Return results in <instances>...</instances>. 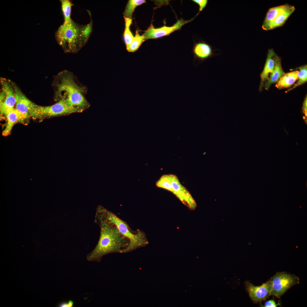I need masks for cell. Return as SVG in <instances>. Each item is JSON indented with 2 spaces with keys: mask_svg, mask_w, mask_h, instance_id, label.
<instances>
[{
  "mask_svg": "<svg viewBox=\"0 0 307 307\" xmlns=\"http://www.w3.org/2000/svg\"><path fill=\"white\" fill-rule=\"evenodd\" d=\"M94 221L100 227V237L95 247L87 255V260L99 262L107 254L124 253L128 246V240L114 225L107 220L99 206L97 208Z\"/></svg>",
  "mask_w": 307,
  "mask_h": 307,
  "instance_id": "obj_1",
  "label": "cell"
},
{
  "mask_svg": "<svg viewBox=\"0 0 307 307\" xmlns=\"http://www.w3.org/2000/svg\"><path fill=\"white\" fill-rule=\"evenodd\" d=\"M52 86L55 101L63 99L68 105L83 111L90 107V104L85 97L87 88L79 83L72 72L64 70L59 73L55 77Z\"/></svg>",
  "mask_w": 307,
  "mask_h": 307,
  "instance_id": "obj_2",
  "label": "cell"
},
{
  "mask_svg": "<svg viewBox=\"0 0 307 307\" xmlns=\"http://www.w3.org/2000/svg\"><path fill=\"white\" fill-rule=\"evenodd\" d=\"M84 28L71 19L60 27L57 38L65 52L77 53L86 43L88 40L83 34Z\"/></svg>",
  "mask_w": 307,
  "mask_h": 307,
  "instance_id": "obj_3",
  "label": "cell"
},
{
  "mask_svg": "<svg viewBox=\"0 0 307 307\" xmlns=\"http://www.w3.org/2000/svg\"><path fill=\"white\" fill-rule=\"evenodd\" d=\"M101 210L107 220L114 225L120 233L129 241V244L124 253H126L137 248L144 247L148 244L145 234L138 229L132 231L128 224L115 214L99 206Z\"/></svg>",
  "mask_w": 307,
  "mask_h": 307,
  "instance_id": "obj_4",
  "label": "cell"
},
{
  "mask_svg": "<svg viewBox=\"0 0 307 307\" xmlns=\"http://www.w3.org/2000/svg\"><path fill=\"white\" fill-rule=\"evenodd\" d=\"M83 111L67 105L62 99L56 103L50 106H42L36 105L34 109L30 113V117L34 119H42L81 113Z\"/></svg>",
  "mask_w": 307,
  "mask_h": 307,
  "instance_id": "obj_5",
  "label": "cell"
},
{
  "mask_svg": "<svg viewBox=\"0 0 307 307\" xmlns=\"http://www.w3.org/2000/svg\"><path fill=\"white\" fill-rule=\"evenodd\" d=\"M270 280L272 283L270 295L280 298L291 287L299 283V279L294 275L280 272L277 273Z\"/></svg>",
  "mask_w": 307,
  "mask_h": 307,
  "instance_id": "obj_6",
  "label": "cell"
},
{
  "mask_svg": "<svg viewBox=\"0 0 307 307\" xmlns=\"http://www.w3.org/2000/svg\"><path fill=\"white\" fill-rule=\"evenodd\" d=\"M2 91L0 93V111L5 116L9 111L14 109L16 99L14 85L5 79L1 80Z\"/></svg>",
  "mask_w": 307,
  "mask_h": 307,
  "instance_id": "obj_7",
  "label": "cell"
},
{
  "mask_svg": "<svg viewBox=\"0 0 307 307\" xmlns=\"http://www.w3.org/2000/svg\"><path fill=\"white\" fill-rule=\"evenodd\" d=\"M173 192L189 208L195 209L197 207L196 202L187 189L181 185L177 176L173 174H169Z\"/></svg>",
  "mask_w": 307,
  "mask_h": 307,
  "instance_id": "obj_8",
  "label": "cell"
},
{
  "mask_svg": "<svg viewBox=\"0 0 307 307\" xmlns=\"http://www.w3.org/2000/svg\"><path fill=\"white\" fill-rule=\"evenodd\" d=\"M245 284L250 297L255 303L267 298L270 295L272 287V283L270 280L258 286H254L248 281H246Z\"/></svg>",
  "mask_w": 307,
  "mask_h": 307,
  "instance_id": "obj_9",
  "label": "cell"
},
{
  "mask_svg": "<svg viewBox=\"0 0 307 307\" xmlns=\"http://www.w3.org/2000/svg\"><path fill=\"white\" fill-rule=\"evenodd\" d=\"M190 21L185 20L181 19L171 26H163L159 28H154L152 24L143 35L146 40L159 38L168 35L173 32L180 29L184 24Z\"/></svg>",
  "mask_w": 307,
  "mask_h": 307,
  "instance_id": "obj_10",
  "label": "cell"
},
{
  "mask_svg": "<svg viewBox=\"0 0 307 307\" xmlns=\"http://www.w3.org/2000/svg\"><path fill=\"white\" fill-rule=\"evenodd\" d=\"M13 85L16 99L15 109L28 120L31 117L30 113L35 109L36 105L28 99L17 86Z\"/></svg>",
  "mask_w": 307,
  "mask_h": 307,
  "instance_id": "obj_11",
  "label": "cell"
},
{
  "mask_svg": "<svg viewBox=\"0 0 307 307\" xmlns=\"http://www.w3.org/2000/svg\"><path fill=\"white\" fill-rule=\"evenodd\" d=\"M7 123L6 127L2 132L4 136L9 135L14 125L18 123H24L27 120L26 117L15 108L8 112L5 116Z\"/></svg>",
  "mask_w": 307,
  "mask_h": 307,
  "instance_id": "obj_12",
  "label": "cell"
},
{
  "mask_svg": "<svg viewBox=\"0 0 307 307\" xmlns=\"http://www.w3.org/2000/svg\"><path fill=\"white\" fill-rule=\"evenodd\" d=\"M276 54L273 49H269L264 69L260 74L261 80L259 90L261 91L265 82L268 80L269 74L273 71L275 67L274 57Z\"/></svg>",
  "mask_w": 307,
  "mask_h": 307,
  "instance_id": "obj_13",
  "label": "cell"
},
{
  "mask_svg": "<svg viewBox=\"0 0 307 307\" xmlns=\"http://www.w3.org/2000/svg\"><path fill=\"white\" fill-rule=\"evenodd\" d=\"M275 67L273 71L270 74L268 80L265 82V88L268 90L273 84L278 82L285 73L282 68L280 58L276 54L274 57Z\"/></svg>",
  "mask_w": 307,
  "mask_h": 307,
  "instance_id": "obj_14",
  "label": "cell"
},
{
  "mask_svg": "<svg viewBox=\"0 0 307 307\" xmlns=\"http://www.w3.org/2000/svg\"><path fill=\"white\" fill-rule=\"evenodd\" d=\"M291 5L287 4L272 7L267 11L262 27L264 30L271 22L278 16L289 9Z\"/></svg>",
  "mask_w": 307,
  "mask_h": 307,
  "instance_id": "obj_15",
  "label": "cell"
},
{
  "mask_svg": "<svg viewBox=\"0 0 307 307\" xmlns=\"http://www.w3.org/2000/svg\"><path fill=\"white\" fill-rule=\"evenodd\" d=\"M298 70H296L285 73L277 82L275 87L279 90L290 87L298 79Z\"/></svg>",
  "mask_w": 307,
  "mask_h": 307,
  "instance_id": "obj_16",
  "label": "cell"
},
{
  "mask_svg": "<svg viewBox=\"0 0 307 307\" xmlns=\"http://www.w3.org/2000/svg\"><path fill=\"white\" fill-rule=\"evenodd\" d=\"M193 51L197 58L202 60L211 57L213 54L211 47L204 43L196 44L194 47Z\"/></svg>",
  "mask_w": 307,
  "mask_h": 307,
  "instance_id": "obj_17",
  "label": "cell"
},
{
  "mask_svg": "<svg viewBox=\"0 0 307 307\" xmlns=\"http://www.w3.org/2000/svg\"><path fill=\"white\" fill-rule=\"evenodd\" d=\"M294 6L291 5L288 9L278 16L273 21L270 23L264 29L269 30L282 26L289 17L295 10Z\"/></svg>",
  "mask_w": 307,
  "mask_h": 307,
  "instance_id": "obj_18",
  "label": "cell"
},
{
  "mask_svg": "<svg viewBox=\"0 0 307 307\" xmlns=\"http://www.w3.org/2000/svg\"><path fill=\"white\" fill-rule=\"evenodd\" d=\"M146 2L144 0H130L127 4L123 14L124 17L131 19L135 8L137 6Z\"/></svg>",
  "mask_w": 307,
  "mask_h": 307,
  "instance_id": "obj_19",
  "label": "cell"
},
{
  "mask_svg": "<svg viewBox=\"0 0 307 307\" xmlns=\"http://www.w3.org/2000/svg\"><path fill=\"white\" fill-rule=\"evenodd\" d=\"M125 28L124 34L125 42L126 49H128L134 38L130 29V26L132 22V19L124 17Z\"/></svg>",
  "mask_w": 307,
  "mask_h": 307,
  "instance_id": "obj_20",
  "label": "cell"
},
{
  "mask_svg": "<svg viewBox=\"0 0 307 307\" xmlns=\"http://www.w3.org/2000/svg\"><path fill=\"white\" fill-rule=\"evenodd\" d=\"M299 70L298 71V81L291 88L286 91L287 92L294 89L305 83L307 80V66L306 65H302L298 68Z\"/></svg>",
  "mask_w": 307,
  "mask_h": 307,
  "instance_id": "obj_21",
  "label": "cell"
},
{
  "mask_svg": "<svg viewBox=\"0 0 307 307\" xmlns=\"http://www.w3.org/2000/svg\"><path fill=\"white\" fill-rule=\"evenodd\" d=\"M146 40L143 35H140L138 31H136L135 36L127 50L129 52H135Z\"/></svg>",
  "mask_w": 307,
  "mask_h": 307,
  "instance_id": "obj_22",
  "label": "cell"
},
{
  "mask_svg": "<svg viewBox=\"0 0 307 307\" xmlns=\"http://www.w3.org/2000/svg\"><path fill=\"white\" fill-rule=\"evenodd\" d=\"M156 184L157 187L165 189L173 192V188L169 174L162 175L157 181Z\"/></svg>",
  "mask_w": 307,
  "mask_h": 307,
  "instance_id": "obj_23",
  "label": "cell"
},
{
  "mask_svg": "<svg viewBox=\"0 0 307 307\" xmlns=\"http://www.w3.org/2000/svg\"><path fill=\"white\" fill-rule=\"evenodd\" d=\"M61 1L65 18L64 22H67L71 20L70 17L72 4L70 1L68 0H62Z\"/></svg>",
  "mask_w": 307,
  "mask_h": 307,
  "instance_id": "obj_24",
  "label": "cell"
},
{
  "mask_svg": "<svg viewBox=\"0 0 307 307\" xmlns=\"http://www.w3.org/2000/svg\"><path fill=\"white\" fill-rule=\"evenodd\" d=\"M193 2L197 4L199 6V12L196 16L206 7L208 1L207 0H193Z\"/></svg>",
  "mask_w": 307,
  "mask_h": 307,
  "instance_id": "obj_25",
  "label": "cell"
},
{
  "mask_svg": "<svg viewBox=\"0 0 307 307\" xmlns=\"http://www.w3.org/2000/svg\"><path fill=\"white\" fill-rule=\"evenodd\" d=\"M92 29V24L91 22L87 26H84L83 33L85 38L88 40Z\"/></svg>",
  "mask_w": 307,
  "mask_h": 307,
  "instance_id": "obj_26",
  "label": "cell"
},
{
  "mask_svg": "<svg viewBox=\"0 0 307 307\" xmlns=\"http://www.w3.org/2000/svg\"><path fill=\"white\" fill-rule=\"evenodd\" d=\"M279 303L276 304L273 300H270L266 301L264 303V306L265 307H275L279 305Z\"/></svg>",
  "mask_w": 307,
  "mask_h": 307,
  "instance_id": "obj_27",
  "label": "cell"
},
{
  "mask_svg": "<svg viewBox=\"0 0 307 307\" xmlns=\"http://www.w3.org/2000/svg\"><path fill=\"white\" fill-rule=\"evenodd\" d=\"M73 302L72 301L70 300L67 302L61 304L60 305V306L63 307H73Z\"/></svg>",
  "mask_w": 307,
  "mask_h": 307,
  "instance_id": "obj_28",
  "label": "cell"
},
{
  "mask_svg": "<svg viewBox=\"0 0 307 307\" xmlns=\"http://www.w3.org/2000/svg\"><path fill=\"white\" fill-rule=\"evenodd\" d=\"M303 111L305 113H307V97H306L304 103H303Z\"/></svg>",
  "mask_w": 307,
  "mask_h": 307,
  "instance_id": "obj_29",
  "label": "cell"
}]
</instances>
